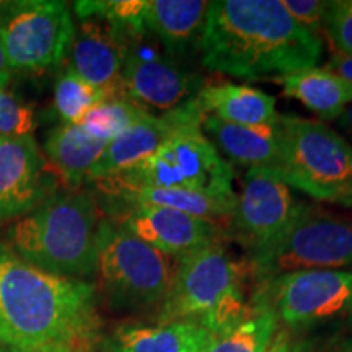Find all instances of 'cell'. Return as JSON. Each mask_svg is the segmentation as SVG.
Segmentation results:
<instances>
[{
	"label": "cell",
	"instance_id": "1",
	"mask_svg": "<svg viewBox=\"0 0 352 352\" xmlns=\"http://www.w3.org/2000/svg\"><path fill=\"white\" fill-rule=\"evenodd\" d=\"M98 329L94 284L39 270L0 243V346L87 352Z\"/></svg>",
	"mask_w": 352,
	"mask_h": 352
},
{
	"label": "cell",
	"instance_id": "2",
	"mask_svg": "<svg viewBox=\"0 0 352 352\" xmlns=\"http://www.w3.org/2000/svg\"><path fill=\"white\" fill-rule=\"evenodd\" d=\"M199 51L202 65L214 72L272 78L315 67L323 43L280 0H215L209 2Z\"/></svg>",
	"mask_w": 352,
	"mask_h": 352
},
{
	"label": "cell",
	"instance_id": "3",
	"mask_svg": "<svg viewBox=\"0 0 352 352\" xmlns=\"http://www.w3.org/2000/svg\"><path fill=\"white\" fill-rule=\"evenodd\" d=\"M98 202L78 189L56 191L13 223L7 245L39 270L82 279L96 272Z\"/></svg>",
	"mask_w": 352,
	"mask_h": 352
},
{
	"label": "cell",
	"instance_id": "4",
	"mask_svg": "<svg viewBox=\"0 0 352 352\" xmlns=\"http://www.w3.org/2000/svg\"><path fill=\"white\" fill-rule=\"evenodd\" d=\"M253 276L248 259H235L222 241L178 258L173 283L158 323L199 324L210 334L227 333L256 308L246 298V280Z\"/></svg>",
	"mask_w": 352,
	"mask_h": 352
},
{
	"label": "cell",
	"instance_id": "5",
	"mask_svg": "<svg viewBox=\"0 0 352 352\" xmlns=\"http://www.w3.org/2000/svg\"><path fill=\"white\" fill-rule=\"evenodd\" d=\"M280 151L274 170L289 188L342 204L352 191V147L324 122L298 116L277 120Z\"/></svg>",
	"mask_w": 352,
	"mask_h": 352
},
{
	"label": "cell",
	"instance_id": "6",
	"mask_svg": "<svg viewBox=\"0 0 352 352\" xmlns=\"http://www.w3.org/2000/svg\"><path fill=\"white\" fill-rule=\"evenodd\" d=\"M103 196L122 189H188L235 196L233 168L206 138L202 127L179 132L140 164L95 182Z\"/></svg>",
	"mask_w": 352,
	"mask_h": 352
},
{
	"label": "cell",
	"instance_id": "7",
	"mask_svg": "<svg viewBox=\"0 0 352 352\" xmlns=\"http://www.w3.org/2000/svg\"><path fill=\"white\" fill-rule=\"evenodd\" d=\"M178 259L152 248L111 219L96 233V274L118 310H144L165 302Z\"/></svg>",
	"mask_w": 352,
	"mask_h": 352
},
{
	"label": "cell",
	"instance_id": "8",
	"mask_svg": "<svg viewBox=\"0 0 352 352\" xmlns=\"http://www.w3.org/2000/svg\"><path fill=\"white\" fill-rule=\"evenodd\" d=\"M248 263L261 283L297 271H349L352 220L300 202L287 230Z\"/></svg>",
	"mask_w": 352,
	"mask_h": 352
},
{
	"label": "cell",
	"instance_id": "9",
	"mask_svg": "<svg viewBox=\"0 0 352 352\" xmlns=\"http://www.w3.org/2000/svg\"><path fill=\"white\" fill-rule=\"evenodd\" d=\"M76 25L65 2L19 0L0 3V50L10 72L57 67L72 46Z\"/></svg>",
	"mask_w": 352,
	"mask_h": 352
},
{
	"label": "cell",
	"instance_id": "10",
	"mask_svg": "<svg viewBox=\"0 0 352 352\" xmlns=\"http://www.w3.org/2000/svg\"><path fill=\"white\" fill-rule=\"evenodd\" d=\"M153 41L148 33L126 43L122 96L147 111L168 113L195 100L204 80L175 57L162 54Z\"/></svg>",
	"mask_w": 352,
	"mask_h": 352
},
{
	"label": "cell",
	"instance_id": "11",
	"mask_svg": "<svg viewBox=\"0 0 352 352\" xmlns=\"http://www.w3.org/2000/svg\"><path fill=\"white\" fill-rule=\"evenodd\" d=\"M300 202L271 168L246 171L235 209L228 220V232L248 258L261 253L287 230Z\"/></svg>",
	"mask_w": 352,
	"mask_h": 352
},
{
	"label": "cell",
	"instance_id": "12",
	"mask_svg": "<svg viewBox=\"0 0 352 352\" xmlns=\"http://www.w3.org/2000/svg\"><path fill=\"white\" fill-rule=\"evenodd\" d=\"M270 303L279 323L305 328L352 314V271H297L267 280Z\"/></svg>",
	"mask_w": 352,
	"mask_h": 352
},
{
	"label": "cell",
	"instance_id": "13",
	"mask_svg": "<svg viewBox=\"0 0 352 352\" xmlns=\"http://www.w3.org/2000/svg\"><path fill=\"white\" fill-rule=\"evenodd\" d=\"M33 134L0 135V226L25 217L57 191Z\"/></svg>",
	"mask_w": 352,
	"mask_h": 352
},
{
	"label": "cell",
	"instance_id": "14",
	"mask_svg": "<svg viewBox=\"0 0 352 352\" xmlns=\"http://www.w3.org/2000/svg\"><path fill=\"white\" fill-rule=\"evenodd\" d=\"M204 118L206 113L202 111L196 98L173 111L162 114L147 113L129 129L109 140L104 152L91 166L87 182L95 183L140 164L160 151L179 132L191 127H201Z\"/></svg>",
	"mask_w": 352,
	"mask_h": 352
},
{
	"label": "cell",
	"instance_id": "15",
	"mask_svg": "<svg viewBox=\"0 0 352 352\" xmlns=\"http://www.w3.org/2000/svg\"><path fill=\"white\" fill-rule=\"evenodd\" d=\"M108 219L152 248L176 259L222 239L219 223L157 206L113 208Z\"/></svg>",
	"mask_w": 352,
	"mask_h": 352
},
{
	"label": "cell",
	"instance_id": "16",
	"mask_svg": "<svg viewBox=\"0 0 352 352\" xmlns=\"http://www.w3.org/2000/svg\"><path fill=\"white\" fill-rule=\"evenodd\" d=\"M126 41L107 21L96 16L80 19L70 46L69 67L83 80L103 91L107 100L122 96V65Z\"/></svg>",
	"mask_w": 352,
	"mask_h": 352
},
{
	"label": "cell",
	"instance_id": "17",
	"mask_svg": "<svg viewBox=\"0 0 352 352\" xmlns=\"http://www.w3.org/2000/svg\"><path fill=\"white\" fill-rule=\"evenodd\" d=\"M209 2L202 0H145L144 23L171 57L199 46Z\"/></svg>",
	"mask_w": 352,
	"mask_h": 352
},
{
	"label": "cell",
	"instance_id": "18",
	"mask_svg": "<svg viewBox=\"0 0 352 352\" xmlns=\"http://www.w3.org/2000/svg\"><path fill=\"white\" fill-rule=\"evenodd\" d=\"M202 132L214 147L233 164L248 168H274L279 158L280 140L274 126H240L206 114Z\"/></svg>",
	"mask_w": 352,
	"mask_h": 352
},
{
	"label": "cell",
	"instance_id": "19",
	"mask_svg": "<svg viewBox=\"0 0 352 352\" xmlns=\"http://www.w3.org/2000/svg\"><path fill=\"white\" fill-rule=\"evenodd\" d=\"M214 334L199 324H121L107 341V352H202Z\"/></svg>",
	"mask_w": 352,
	"mask_h": 352
},
{
	"label": "cell",
	"instance_id": "20",
	"mask_svg": "<svg viewBox=\"0 0 352 352\" xmlns=\"http://www.w3.org/2000/svg\"><path fill=\"white\" fill-rule=\"evenodd\" d=\"M206 114L240 126H274L280 114L276 98L259 88L230 82L204 85L196 96Z\"/></svg>",
	"mask_w": 352,
	"mask_h": 352
},
{
	"label": "cell",
	"instance_id": "21",
	"mask_svg": "<svg viewBox=\"0 0 352 352\" xmlns=\"http://www.w3.org/2000/svg\"><path fill=\"white\" fill-rule=\"evenodd\" d=\"M109 142L95 138L80 124H60L44 142V157L57 178L69 189H78L87 182L91 166Z\"/></svg>",
	"mask_w": 352,
	"mask_h": 352
},
{
	"label": "cell",
	"instance_id": "22",
	"mask_svg": "<svg viewBox=\"0 0 352 352\" xmlns=\"http://www.w3.org/2000/svg\"><path fill=\"white\" fill-rule=\"evenodd\" d=\"M111 199L113 208L122 206H157L168 208L179 212L195 215L197 219L209 220H230L235 209V196L210 195L202 191H188V189H162V188H135L107 195Z\"/></svg>",
	"mask_w": 352,
	"mask_h": 352
},
{
	"label": "cell",
	"instance_id": "23",
	"mask_svg": "<svg viewBox=\"0 0 352 352\" xmlns=\"http://www.w3.org/2000/svg\"><path fill=\"white\" fill-rule=\"evenodd\" d=\"M279 83L283 94L300 101L321 120H338L352 101V88L324 67H310L271 78Z\"/></svg>",
	"mask_w": 352,
	"mask_h": 352
},
{
	"label": "cell",
	"instance_id": "24",
	"mask_svg": "<svg viewBox=\"0 0 352 352\" xmlns=\"http://www.w3.org/2000/svg\"><path fill=\"white\" fill-rule=\"evenodd\" d=\"M279 320L270 303L258 302L253 314L227 333L214 336L202 352H267L274 341Z\"/></svg>",
	"mask_w": 352,
	"mask_h": 352
},
{
	"label": "cell",
	"instance_id": "25",
	"mask_svg": "<svg viewBox=\"0 0 352 352\" xmlns=\"http://www.w3.org/2000/svg\"><path fill=\"white\" fill-rule=\"evenodd\" d=\"M107 100L103 91L77 76L67 67L60 74L54 88V109L63 124H80L96 104Z\"/></svg>",
	"mask_w": 352,
	"mask_h": 352
},
{
	"label": "cell",
	"instance_id": "26",
	"mask_svg": "<svg viewBox=\"0 0 352 352\" xmlns=\"http://www.w3.org/2000/svg\"><path fill=\"white\" fill-rule=\"evenodd\" d=\"M151 113L126 98H109L101 101L83 118L80 126L95 138L109 142L121 132L129 129L140 118Z\"/></svg>",
	"mask_w": 352,
	"mask_h": 352
},
{
	"label": "cell",
	"instance_id": "27",
	"mask_svg": "<svg viewBox=\"0 0 352 352\" xmlns=\"http://www.w3.org/2000/svg\"><path fill=\"white\" fill-rule=\"evenodd\" d=\"M34 127L32 104L7 87H0V135H30Z\"/></svg>",
	"mask_w": 352,
	"mask_h": 352
},
{
	"label": "cell",
	"instance_id": "28",
	"mask_svg": "<svg viewBox=\"0 0 352 352\" xmlns=\"http://www.w3.org/2000/svg\"><path fill=\"white\" fill-rule=\"evenodd\" d=\"M323 32L331 41L334 51L352 56V0L327 2Z\"/></svg>",
	"mask_w": 352,
	"mask_h": 352
},
{
	"label": "cell",
	"instance_id": "29",
	"mask_svg": "<svg viewBox=\"0 0 352 352\" xmlns=\"http://www.w3.org/2000/svg\"><path fill=\"white\" fill-rule=\"evenodd\" d=\"M285 12L307 32L318 34L323 32V19L327 2L320 0H280Z\"/></svg>",
	"mask_w": 352,
	"mask_h": 352
},
{
	"label": "cell",
	"instance_id": "30",
	"mask_svg": "<svg viewBox=\"0 0 352 352\" xmlns=\"http://www.w3.org/2000/svg\"><path fill=\"white\" fill-rule=\"evenodd\" d=\"M324 69L342 78L352 88V56L342 54V52L333 50V54L329 57L328 64L324 65Z\"/></svg>",
	"mask_w": 352,
	"mask_h": 352
},
{
	"label": "cell",
	"instance_id": "31",
	"mask_svg": "<svg viewBox=\"0 0 352 352\" xmlns=\"http://www.w3.org/2000/svg\"><path fill=\"white\" fill-rule=\"evenodd\" d=\"M294 351H296V347H294V342L290 340L287 331L277 333L271 347L267 349V352H294Z\"/></svg>",
	"mask_w": 352,
	"mask_h": 352
},
{
	"label": "cell",
	"instance_id": "32",
	"mask_svg": "<svg viewBox=\"0 0 352 352\" xmlns=\"http://www.w3.org/2000/svg\"><path fill=\"white\" fill-rule=\"evenodd\" d=\"M338 126H340L341 129L352 139V101L344 108V111L341 113V116L338 118Z\"/></svg>",
	"mask_w": 352,
	"mask_h": 352
},
{
	"label": "cell",
	"instance_id": "33",
	"mask_svg": "<svg viewBox=\"0 0 352 352\" xmlns=\"http://www.w3.org/2000/svg\"><path fill=\"white\" fill-rule=\"evenodd\" d=\"M10 78H12V72L6 63V57L2 54V50H0V87H7V83L10 82Z\"/></svg>",
	"mask_w": 352,
	"mask_h": 352
},
{
	"label": "cell",
	"instance_id": "34",
	"mask_svg": "<svg viewBox=\"0 0 352 352\" xmlns=\"http://www.w3.org/2000/svg\"><path fill=\"white\" fill-rule=\"evenodd\" d=\"M342 206H347V208H352V191L349 192V196L342 201Z\"/></svg>",
	"mask_w": 352,
	"mask_h": 352
},
{
	"label": "cell",
	"instance_id": "35",
	"mask_svg": "<svg viewBox=\"0 0 352 352\" xmlns=\"http://www.w3.org/2000/svg\"><path fill=\"white\" fill-rule=\"evenodd\" d=\"M346 352H352V340L347 342V346H346Z\"/></svg>",
	"mask_w": 352,
	"mask_h": 352
},
{
	"label": "cell",
	"instance_id": "36",
	"mask_svg": "<svg viewBox=\"0 0 352 352\" xmlns=\"http://www.w3.org/2000/svg\"><path fill=\"white\" fill-rule=\"evenodd\" d=\"M50 352H64V351H50Z\"/></svg>",
	"mask_w": 352,
	"mask_h": 352
}]
</instances>
